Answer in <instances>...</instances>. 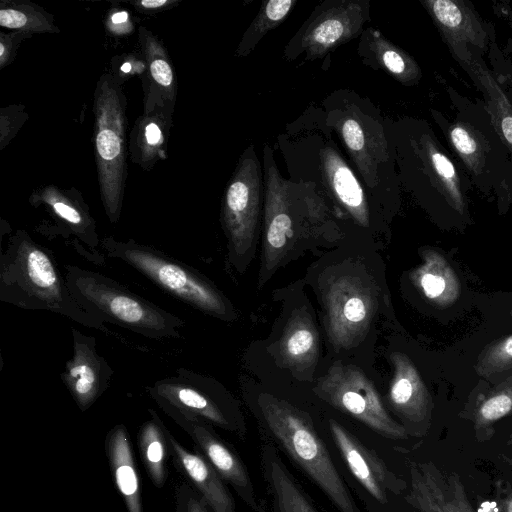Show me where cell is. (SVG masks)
I'll return each instance as SVG.
<instances>
[{"label":"cell","mask_w":512,"mask_h":512,"mask_svg":"<svg viewBox=\"0 0 512 512\" xmlns=\"http://www.w3.org/2000/svg\"><path fill=\"white\" fill-rule=\"evenodd\" d=\"M500 512H512V490L504 485L498 487Z\"/></svg>","instance_id":"cell-38"},{"label":"cell","mask_w":512,"mask_h":512,"mask_svg":"<svg viewBox=\"0 0 512 512\" xmlns=\"http://www.w3.org/2000/svg\"><path fill=\"white\" fill-rule=\"evenodd\" d=\"M95 160L102 204L111 223L122 210L127 178L126 98L119 80L104 74L94 94Z\"/></svg>","instance_id":"cell-7"},{"label":"cell","mask_w":512,"mask_h":512,"mask_svg":"<svg viewBox=\"0 0 512 512\" xmlns=\"http://www.w3.org/2000/svg\"><path fill=\"white\" fill-rule=\"evenodd\" d=\"M319 156L323 180L342 214L360 228H372L367 198L351 168L333 147L322 148Z\"/></svg>","instance_id":"cell-19"},{"label":"cell","mask_w":512,"mask_h":512,"mask_svg":"<svg viewBox=\"0 0 512 512\" xmlns=\"http://www.w3.org/2000/svg\"><path fill=\"white\" fill-rule=\"evenodd\" d=\"M159 105L145 111L138 119L131 136V155L143 169H150L158 159L166 158V134L168 115Z\"/></svg>","instance_id":"cell-25"},{"label":"cell","mask_w":512,"mask_h":512,"mask_svg":"<svg viewBox=\"0 0 512 512\" xmlns=\"http://www.w3.org/2000/svg\"><path fill=\"white\" fill-rule=\"evenodd\" d=\"M64 278L78 305L105 323L156 340L179 338L185 326L178 316L97 271L67 264Z\"/></svg>","instance_id":"cell-4"},{"label":"cell","mask_w":512,"mask_h":512,"mask_svg":"<svg viewBox=\"0 0 512 512\" xmlns=\"http://www.w3.org/2000/svg\"><path fill=\"white\" fill-rule=\"evenodd\" d=\"M0 300L28 310H46L88 328L108 331L73 298L50 250L17 230L0 256Z\"/></svg>","instance_id":"cell-3"},{"label":"cell","mask_w":512,"mask_h":512,"mask_svg":"<svg viewBox=\"0 0 512 512\" xmlns=\"http://www.w3.org/2000/svg\"><path fill=\"white\" fill-rule=\"evenodd\" d=\"M375 249H332L307 274L320 305L326 340L340 359L363 349L390 309L384 267Z\"/></svg>","instance_id":"cell-1"},{"label":"cell","mask_w":512,"mask_h":512,"mask_svg":"<svg viewBox=\"0 0 512 512\" xmlns=\"http://www.w3.org/2000/svg\"><path fill=\"white\" fill-rule=\"evenodd\" d=\"M421 255L422 263L410 275L414 286L436 306H451L461 292L455 271L446 258L434 249L425 248Z\"/></svg>","instance_id":"cell-23"},{"label":"cell","mask_w":512,"mask_h":512,"mask_svg":"<svg viewBox=\"0 0 512 512\" xmlns=\"http://www.w3.org/2000/svg\"><path fill=\"white\" fill-rule=\"evenodd\" d=\"M405 500L416 512H458L447 477L432 462H410Z\"/></svg>","instance_id":"cell-22"},{"label":"cell","mask_w":512,"mask_h":512,"mask_svg":"<svg viewBox=\"0 0 512 512\" xmlns=\"http://www.w3.org/2000/svg\"><path fill=\"white\" fill-rule=\"evenodd\" d=\"M264 204L262 249L258 273L261 289L288 263L310 252L318 242L320 227L303 221L292 205L287 181L281 176L268 145L263 149Z\"/></svg>","instance_id":"cell-6"},{"label":"cell","mask_w":512,"mask_h":512,"mask_svg":"<svg viewBox=\"0 0 512 512\" xmlns=\"http://www.w3.org/2000/svg\"><path fill=\"white\" fill-rule=\"evenodd\" d=\"M120 70H121V72H123V73H128V72H130V70H131V64H130V63H128V62L124 63V64L121 66Z\"/></svg>","instance_id":"cell-42"},{"label":"cell","mask_w":512,"mask_h":512,"mask_svg":"<svg viewBox=\"0 0 512 512\" xmlns=\"http://www.w3.org/2000/svg\"><path fill=\"white\" fill-rule=\"evenodd\" d=\"M109 23L112 31L119 32L120 26L126 29L129 24V14L126 11L115 12L110 16Z\"/></svg>","instance_id":"cell-40"},{"label":"cell","mask_w":512,"mask_h":512,"mask_svg":"<svg viewBox=\"0 0 512 512\" xmlns=\"http://www.w3.org/2000/svg\"><path fill=\"white\" fill-rule=\"evenodd\" d=\"M176 512H212L198 492L187 483L175 488Z\"/></svg>","instance_id":"cell-33"},{"label":"cell","mask_w":512,"mask_h":512,"mask_svg":"<svg viewBox=\"0 0 512 512\" xmlns=\"http://www.w3.org/2000/svg\"><path fill=\"white\" fill-rule=\"evenodd\" d=\"M428 5L442 25L457 28L463 20L462 13L454 2L437 0L428 2Z\"/></svg>","instance_id":"cell-34"},{"label":"cell","mask_w":512,"mask_h":512,"mask_svg":"<svg viewBox=\"0 0 512 512\" xmlns=\"http://www.w3.org/2000/svg\"><path fill=\"white\" fill-rule=\"evenodd\" d=\"M145 390L162 410L173 409L193 415L242 439L246 435L245 422L236 400L210 376L178 368L174 375L155 381Z\"/></svg>","instance_id":"cell-9"},{"label":"cell","mask_w":512,"mask_h":512,"mask_svg":"<svg viewBox=\"0 0 512 512\" xmlns=\"http://www.w3.org/2000/svg\"><path fill=\"white\" fill-rule=\"evenodd\" d=\"M260 468L271 512H318L310 498L283 463L278 448L263 436Z\"/></svg>","instance_id":"cell-21"},{"label":"cell","mask_w":512,"mask_h":512,"mask_svg":"<svg viewBox=\"0 0 512 512\" xmlns=\"http://www.w3.org/2000/svg\"><path fill=\"white\" fill-rule=\"evenodd\" d=\"M451 139L455 147L465 155H470L476 151L474 139L461 127H455L451 131Z\"/></svg>","instance_id":"cell-36"},{"label":"cell","mask_w":512,"mask_h":512,"mask_svg":"<svg viewBox=\"0 0 512 512\" xmlns=\"http://www.w3.org/2000/svg\"><path fill=\"white\" fill-rule=\"evenodd\" d=\"M105 447L111 473L128 512H143L138 471L129 434L123 424L115 425L108 432Z\"/></svg>","instance_id":"cell-24"},{"label":"cell","mask_w":512,"mask_h":512,"mask_svg":"<svg viewBox=\"0 0 512 512\" xmlns=\"http://www.w3.org/2000/svg\"><path fill=\"white\" fill-rule=\"evenodd\" d=\"M332 126L367 185L374 187L377 184L378 165L387 155L382 128L373 119L352 108L334 116Z\"/></svg>","instance_id":"cell-18"},{"label":"cell","mask_w":512,"mask_h":512,"mask_svg":"<svg viewBox=\"0 0 512 512\" xmlns=\"http://www.w3.org/2000/svg\"><path fill=\"white\" fill-rule=\"evenodd\" d=\"M269 352L277 365L303 380H313L320 352L319 331L306 304L291 310Z\"/></svg>","instance_id":"cell-16"},{"label":"cell","mask_w":512,"mask_h":512,"mask_svg":"<svg viewBox=\"0 0 512 512\" xmlns=\"http://www.w3.org/2000/svg\"><path fill=\"white\" fill-rule=\"evenodd\" d=\"M169 455L175 466L191 482L193 488L203 498L212 512H237L235 500L227 488V484L195 449L190 451L182 446L165 428Z\"/></svg>","instance_id":"cell-20"},{"label":"cell","mask_w":512,"mask_h":512,"mask_svg":"<svg viewBox=\"0 0 512 512\" xmlns=\"http://www.w3.org/2000/svg\"><path fill=\"white\" fill-rule=\"evenodd\" d=\"M163 412L190 436L196 449L253 512H265L264 502L258 497L245 464L212 425L177 410L163 409Z\"/></svg>","instance_id":"cell-13"},{"label":"cell","mask_w":512,"mask_h":512,"mask_svg":"<svg viewBox=\"0 0 512 512\" xmlns=\"http://www.w3.org/2000/svg\"><path fill=\"white\" fill-rule=\"evenodd\" d=\"M502 131L506 140L512 144V117L507 116L502 119Z\"/></svg>","instance_id":"cell-41"},{"label":"cell","mask_w":512,"mask_h":512,"mask_svg":"<svg viewBox=\"0 0 512 512\" xmlns=\"http://www.w3.org/2000/svg\"><path fill=\"white\" fill-rule=\"evenodd\" d=\"M365 32L368 50L382 70L403 83L415 78L418 69L409 55L386 39L380 31L368 28Z\"/></svg>","instance_id":"cell-28"},{"label":"cell","mask_w":512,"mask_h":512,"mask_svg":"<svg viewBox=\"0 0 512 512\" xmlns=\"http://www.w3.org/2000/svg\"><path fill=\"white\" fill-rule=\"evenodd\" d=\"M0 25L26 34L59 31L52 15L32 3L20 1L1 2Z\"/></svg>","instance_id":"cell-29"},{"label":"cell","mask_w":512,"mask_h":512,"mask_svg":"<svg viewBox=\"0 0 512 512\" xmlns=\"http://www.w3.org/2000/svg\"><path fill=\"white\" fill-rule=\"evenodd\" d=\"M101 249L125 262L166 293L192 308L223 321L237 317L235 308L221 290L195 268L152 246L133 239L120 241L107 236Z\"/></svg>","instance_id":"cell-5"},{"label":"cell","mask_w":512,"mask_h":512,"mask_svg":"<svg viewBox=\"0 0 512 512\" xmlns=\"http://www.w3.org/2000/svg\"><path fill=\"white\" fill-rule=\"evenodd\" d=\"M247 403L266 432L263 436L282 449L338 512H362L307 411L266 391Z\"/></svg>","instance_id":"cell-2"},{"label":"cell","mask_w":512,"mask_h":512,"mask_svg":"<svg viewBox=\"0 0 512 512\" xmlns=\"http://www.w3.org/2000/svg\"><path fill=\"white\" fill-rule=\"evenodd\" d=\"M296 3V0L264 1L254 20L243 34L235 55L245 57L253 51L269 31L285 21Z\"/></svg>","instance_id":"cell-30"},{"label":"cell","mask_w":512,"mask_h":512,"mask_svg":"<svg viewBox=\"0 0 512 512\" xmlns=\"http://www.w3.org/2000/svg\"><path fill=\"white\" fill-rule=\"evenodd\" d=\"M31 203L42 205L55 222L53 226L41 230L42 234L47 237L60 235L66 239L71 238L78 253L88 260L93 257L95 263L102 264V255L96 254L101 246L96 222L78 193L51 185L35 192Z\"/></svg>","instance_id":"cell-14"},{"label":"cell","mask_w":512,"mask_h":512,"mask_svg":"<svg viewBox=\"0 0 512 512\" xmlns=\"http://www.w3.org/2000/svg\"><path fill=\"white\" fill-rule=\"evenodd\" d=\"M29 34L22 32H12V33H4L1 32L0 35V66L4 68L9 65V63L16 56V50L20 44V42L28 36Z\"/></svg>","instance_id":"cell-35"},{"label":"cell","mask_w":512,"mask_h":512,"mask_svg":"<svg viewBox=\"0 0 512 512\" xmlns=\"http://www.w3.org/2000/svg\"><path fill=\"white\" fill-rule=\"evenodd\" d=\"M140 41L147 61L152 88L158 98L173 106L176 96V82L168 54L162 43L146 28H140Z\"/></svg>","instance_id":"cell-27"},{"label":"cell","mask_w":512,"mask_h":512,"mask_svg":"<svg viewBox=\"0 0 512 512\" xmlns=\"http://www.w3.org/2000/svg\"><path fill=\"white\" fill-rule=\"evenodd\" d=\"M72 332V355L61 373L65 385L78 408L89 409L107 390L113 369L97 352L96 339L76 328Z\"/></svg>","instance_id":"cell-15"},{"label":"cell","mask_w":512,"mask_h":512,"mask_svg":"<svg viewBox=\"0 0 512 512\" xmlns=\"http://www.w3.org/2000/svg\"><path fill=\"white\" fill-rule=\"evenodd\" d=\"M175 1L171 0H141L139 2H134L138 8L143 10H159L161 8H165L169 5L175 4Z\"/></svg>","instance_id":"cell-39"},{"label":"cell","mask_w":512,"mask_h":512,"mask_svg":"<svg viewBox=\"0 0 512 512\" xmlns=\"http://www.w3.org/2000/svg\"><path fill=\"white\" fill-rule=\"evenodd\" d=\"M512 413V377L489 394L476 407L473 422L478 438L488 434L490 427Z\"/></svg>","instance_id":"cell-31"},{"label":"cell","mask_w":512,"mask_h":512,"mask_svg":"<svg viewBox=\"0 0 512 512\" xmlns=\"http://www.w3.org/2000/svg\"><path fill=\"white\" fill-rule=\"evenodd\" d=\"M393 376L389 385V407L402 420L407 432L424 435L429 427L432 399L419 371L411 359L402 352L390 355Z\"/></svg>","instance_id":"cell-17"},{"label":"cell","mask_w":512,"mask_h":512,"mask_svg":"<svg viewBox=\"0 0 512 512\" xmlns=\"http://www.w3.org/2000/svg\"><path fill=\"white\" fill-rule=\"evenodd\" d=\"M431 161L439 176L444 180L453 182L456 177L455 169L450 160L440 152H431Z\"/></svg>","instance_id":"cell-37"},{"label":"cell","mask_w":512,"mask_h":512,"mask_svg":"<svg viewBox=\"0 0 512 512\" xmlns=\"http://www.w3.org/2000/svg\"><path fill=\"white\" fill-rule=\"evenodd\" d=\"M263 204L264 177L254 146L250 145L240 156L227 183L220 214L227 239V261L240 275L256 253Z\"/></svg>","instance_id":"cell-8"},{"label":"cell","mask_w":512,"mask_h":512,"mask_svg":"<svg viewBox=\"0 0 512 512\" xmlns=\"http://www.w3.org/2000/svg\"><path fill=\"white\" fill-rule=\"evenodd\" d=\"M475 368L482 377L512 370V334L487 346L480 354Z\"/></svg>","instance_id":"cell-32"},{"label":"cell","mask_w":512,"mask_h":512,"mask_svg":"<svg viewBox=\"0 0 512 512\" xmlns=\"http://www.w3.org/2000/svg\"><path fill=\"white\" fill-rule=\"evenodd\" d=\"M369 19L366 0H328L320 3L286 47L285 56L305 52L307 59L322 58L356 38Z\"/></svg>","instance_id":"cell-11"},{"label":"cell","mask_w":512,"mask_h":512,"mask_svg":"<svg viewBox=\"0 0 512 512\" xmlns=\"http://www.w3.org/2000/svg\"><path fill=\"white\" fill-rule=\"evenodd\" d=\"M150 419L140 427L138 444L142 461L153 484L162 488L165 484L167 472L166 463L169 453L163 421L158 414L148 409Z\"/></svg>","instance_id":"cell-26"},{"label":"cell","mask_w":512,"mask_h":512,"mask_svg":"<svg viewBox=\"0 0 512 512\" xmlns=\"http://www.w3.org/2000/svg\"><path fill=\"white\" fill-rule=\"evenodd\" d=\"M313 392L324 403L386 439L403 441L409 437L405 427L389 413L372 380L356 364L335 360L316 379Z\"/></svg>","instance_id":"cell-10"},{"label":"cell","mask_w":512,"mask_h":512,"mask_svg":"<svg viewBox=\"0 0 512 512\" xmlns=\"http://www.w3.org/2000/svg\"><path fill=\"white\" fill-rule=\"evenodd\" d=\"M326 427L346 467L375 503L388 505L408 489V483L342 423L328 417Z\"/></svg>","instance_id":"cell-12"}]
</instances>
